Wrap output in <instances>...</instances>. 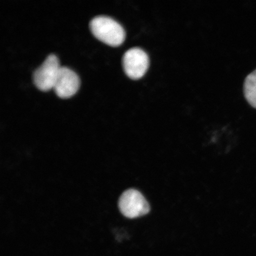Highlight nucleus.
<instances>
[{
  "instance_id": "f257e3e1",
  "label": "nucleus",
  "mask_w": 256,
  "mask_h": 256,
  "mask_svg": "<svg viewBox=\"0 0 256 256\" xmlns=\"http://www.w3.org/2000/svg\"><path fill=\"white\" fill-rule=\"evenodd\" d=\"M90 28L98 40L112 46H118L123 43L126 32L114 19L104 16H98L90 22Z\"/></svg>"
},
{
  "instance_id": "f03ea898",
  "label": "nucleus",
  "mask_w": 256,
  "mask_h": 256,
  "mask_svg": "<svg viewBox=\"0 0 256 256\" xmlns=\"http://www.w3.org/2000/svg\"><path fill=\"white\" fill-rule=\"evenodd\" d=\"M120 212L128 218H136L148 214L150 206L140 192L133 190H127L121 195L119 200Z\"/></svg>"
},
{
  "instance_id": "7ed1b4c3",
  "label": "nucleus",
  "mask_w": 256,
  "mask_h": 256,
  "mask_svg": "<svg viewBox=\"0 0 256 256\" xmlns=\"http://www.w3.org/2000/svg\"><path fill=\"white\" fill-rule=\"evenodd\" d=\"M59 60L54 54L48 56L41 65L33 73V82L41 91L53 88L60 68Z\"/></svg>"
},
{
  "instance_id": "20e7f679",
  "label": "nucleus",
  "mask_w": 256,
  "mask_h": 256,
  "mask_svg": "<svg viewBox=\"0 0 256 256\" xmlns=\"http://www.w3.org/2000/svg\"><path fill=\"white\" fill-rule=\"evenodd\" d=\"M149 58L140 48H132L126 51L122 58L124 72L131 79H140L145 74L149 66Z\"/></svg>"
},
{
  "instance_id": "39448f33",
  "label": "nucleus",
  "mask_w": 256,
  "mask_h": 256,
  "mask_svg": "<svg viewBox=\"0 0 256 256\" xmlns=\"http://www.w3.org/2000/svg\"><path fill=\"white\" fill-rule=\"evenodd\" d=\"M80 78L76 74L68 67L60 66L53 89L60 98H68L78 92Z\"/></svg>"
},
{
  "instance_id": "423d86ee",
  "label": "nucleus",
  "mask_w": 256,
  "mask_h": 256,
  "mask_svg": "<svg viewBox=\"0 0 256 256\" xmlns=\"http://www.w3.org/2000/svg\"><path fill=\"white\" fill-rule=\"evenodd\" d=\"M244 94L248 103L256 108V70L246 78Z\"/></svg>"
}]
</instances>
